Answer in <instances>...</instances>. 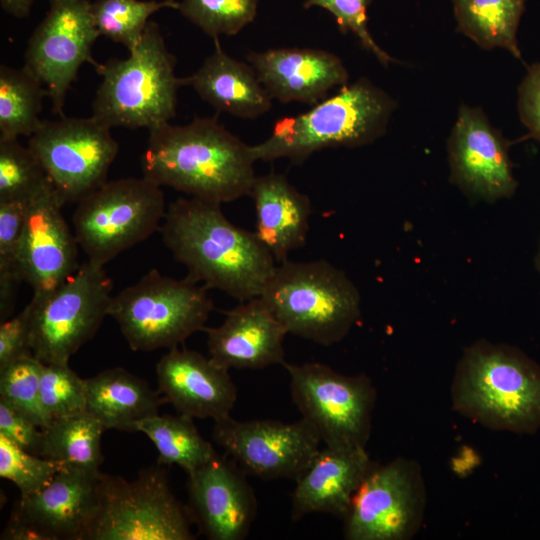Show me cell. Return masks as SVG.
I'll use <instances>...</instances> for the list:
<instances>
[{"label": "cell", "instance_id": "1", "mask_svg": "<svg viewBox=\"0 0 540 540\" xmlns=\"http://www.w3.org/2000/svg\"><path fill=\"white\" fill-rule=\"evenodd\" d=\"M159 230L189 278L239 302L259 297L277 266L254 231L234 225L219 203L178 198L168 206Z\"/></svg>", "mask_w": 540, "mask_h": 540}, {"label": "cell", "instance_id": "2", "mask_svg": "<svg viewBox=\"0 0 540 540\" xmlns=\"http://www.w3.org/2000/svg\"><path fill=\"white\" fill-rule=\"evenodd\" d=\"M255 162L251 146L216 119L197 117L149 130L141 170L160 187L222 204L249 196Z\"/></svg>", "mask_w": 540, "mask_h": 540}, {"label": "cell", "instance_id": "3", "mask_svg": "<svg viewBox=\"0 0 540 540\" xmlns=\"http://www.w3.org/2000/svg\"><path fill=\"white\" fill-rule=\"evenodd\" d=\"M454 409L492 429L533 433L540 428V366L505 344L478 341L458 362Z\"/></svg>", "mask_w": 540, "mask_h": 540}, {"label": "cell", "instance_id": "4", "mask_svg": "<svg viewBox=\"0 0 540 540\" xmlns=\"http://www.w3.org/2000/svg\"><path fill=\"white\" fill-rule=\"evenodd\" d=\"M395 107L385 91L361 78L307 112L278 120L266 140L251 146L252 153L256 161L301 164L326 148L367 145L385 133Z\"/></svg>", "mask_w": 540, "mask_h": 540}, {"label": "cell", "instance_id": "5", "mask_svg": "<svg viewBox=\"0 0 540 540\" xmlns=\"http://www.w3.org/2000/svg\"><path fill=\"white\" fill-rule=\"evenodd\" d=\"M288 334L323 346L343 340L361 315V297L326 260L278 263L259 296Z\"/></svg>", "mask_w": 540, "mask_h": 540}, {"label": "cell", "instance_id": "6", "mask_svg": "<svg viewBox=\"0 0 540 540\" xmlns=\"http://www.w3.org/2000/svg\"><path fill=\"white\" fill-rule=\"evenodd\" d=\"M175 62L158 24L150 21L127 58L96 68L102 81L92 115L111 128L151 130L168 123L176 114L177 91L187 85L177 77Z\"/></svg>", "mask_w": 540, "mask_h": 540}, {"label": "cell", "instance_id": "7", "mask_svg": "<svg viewBox=\"0 0 540 540\" xmlns=\"http://www.w3.org/2000/svg\"><path fill=\"white\" fill-rule=\"evenodd\" d=\"M208 290L188 276L175 279L152 269L112 297L109 316L132 350L171 349L206 328L213 310Z\"/></svg>", "mask_w": 540, "mask_h": 540}, {"label": "cell", "instance_id": "8", "mask_svg": "<svg viewBox=\"0 0 540 540\" xmlns=\"http://www.w3.org/2000/svg\"><path fill=\"white\" fill-rule=\"evenodd\" d=\"M193 524L158 462L131 481L101 474L96 514L84 540H192Z\"/></svg>", "mask_w": 540, "mask_h": 540}, {"label": "cell", "instance_id": "9", "mask_svg": "<svg viewBox=\"0 0 540 540\" xmlns=\"http://www.w3.org/2000/svg\"><path fill=\"white\" fill-rule=\"evenodd\" d=\"M166 210L161 187L145 177L106 181L77 203L73 232L87 260L104 266L160 229Z\"/></svg>", "mask_w": 540, "mask_h": 540}, {"label": "cell", "instance_id": "10", "mask_svg": "<svg viewBox=\"0 0 540 540\" xmlns=\"http://www.w3.org/2000/svg\"><path fill=\"white\" fill-rule=\"evenodd\" d=\"M282 365L290 378L293 403L325 446L366 447L376 402L370 378L344 375L319 362Z\"/></svg>", "mask_w": 540, "mask_h": 540}, {"label": "cell", "instance_id": "11", "mask_svg": "<svg viewBox=\"0 0 540 540\" xmlns=\"http://www.w3.org/2000/svg\"><path fill=\"white\" fill-rule=\"evenodd\" d=\"M112 290L104 266L87 260L49 296L31 299L33 355L44 364L68 363L109 316Z\"/></svg>", "mask_w": 540, "mask_h": 540}, {"label": "cell", "instance_id": "12", "mask_svg": "<svg viewBox=\"0 0 540 540\" xmlns=\"http://www.w3.org/2000/svg\"><path fill=\"white\" fill-rule=\"evenodd\" d=\"M111 127L94 117L42 120L28 146L61 201L78 203L105 183L118 153Z\"/></svg>", "mask_w": 540, "mask_h": 540}, {"label": "cell", "instance_id": "13", "mask_svg": "<svg viewBox=\"0 0 540 540\" xmlns=\"http://www.w3.org/2000/svg\"><path fill=\"white\" fill-rule=\"evenodd\" d=\"M425 507L419 465L409 459L374 464L343 517L347 540H407L419 529Z\"/></svg>", "mask_w": 540, "mask_h": 540}, {"label": "cell", "instance_id": "14", "mask_svg": "<svg viewBox=\"0 0 540 540\" xmlns=\"http://www.w3.org/2000/svg\"><path fill=\"white\" fill-rule=\"evenodd\" d=\"M212 439L246 474L293 481L310 465L322 442L302 418L284 423L231 416L214 421Z\"/></svg>", "mask_w": 540, "mask_h": 540}, {"label": "cell", "instance_id": "15", "mask_svg": "<svg viewBox=\"0 0 540 540\" xmlns=\"http://www.w3.org/2000/svg\"><path fill=\"white\" fill-rule=\"evenodd\" d=\"M89 0L50 4V10L31 35L25 65L47 91L52 110L63 116L67 92L84 63L97 68L92 47L100 36Z\"/></svg>", "mask_w": 540, "mask_h": 540}, {"label": "cell", "instance_id": "16", "mask_svg": "<svg viewBox=\"0 0 540 540\" xmlns=\"http://www.w3.org/2000/svg\"><path fill=\"white\" fill-rule=\"evenodd\" d=\"M447 150L450 179L469 197L494 202L515 192L508 142L480 108L460 107Z\"/></svg>", "mask_w": 540, "mask_h": 540}, {"label": "cell", "instance_id": "17", "mask_svg": "<svg viewBox=\"0 0 540 540\" xmlns=\"http://www.w3.org/2000/svg\"><path fill=\"white\" fill-rule=\"evenodd\" d=\"M63 206L52 184L28 203L18 269L21 280L33 290V300L49 296L80 265L79 244L63 216Z\"/></svg>", "mask_w": 540, "mask_h": 540}, {"label": "cell", "instance_id": "18", "mask_svg": "<svg viewBox=\"0 0 540 540\" xmlns=\"http://www.w3.org/2000/svg\"><path fill=\"white\" fill-rule=\"evenodd\" d=\"M188 510L200 533L210 540H242L257 514V500L246 473L218 453L187 473Z\"/></svg>", "mask_w": 540, "mask_h": 540}, {"label": "cell", "instance_id": "19", "mask_svg": "<svg viewBox=\"0 0 540 540\" xmlns=\"http://www.w3.org/2000/svg\"><path fill=\"white\" fill-rule=\"evenodd\" d=\"M101 474L63 466L40 490L20 497L11 516L42 540H84L96 514Z\"/></svg>", "mask_w": 540, "mask_h": 540}, {"label": "cell", "instance_id": "20", "mask_svg": "<svg viewBox=\"0 0 540 540\" xmlns=\"http://www.w3.org/2000/svg\"><path fill=\"white\" fill-rule=\"evenodd\" d=\"M156 376L165 401L193 419L230 416L237 401L229 369L196 351L169 349L156 365Z\"/></svg>", "mask_w": 540, "mask_h": 540}, {"label": "cell", "instance_id": "21", "mask_svg": "<svg viewBox=\"0 0 540 540\" xmlns=\"http://www.w3.org/2000/svg\"><path fill=\"white\" fill-rule=\"evenodd\" d=\"M272 99L315 105L349 74L335 54L312 48H276L246 56Z\"/></svg>", "mask_w": 540, "mask_h": 540}, {"label": "cell", "instance_id": "22", "mask_svg": "<svg viewBox=\"0 0 540 540\" xmlns=\"http://www.w3.org/2000/svg\"><path fill=\"white\" fill-rule=\"evenodd\" d=\"M210 357L231 369H263L285 362L288 334L260 297L225 312L217 327L205 328Z\"/></svg>", "mask_w": 540, "mask_h": 540}, {"label": "cell", "instance_id": "23", "mask_svg": "<svg viewBox=\"0 0 540 540\" xmlns=\"http://www.w3.org/2000/svg\"><path fill=\"white\" fill-rule=\"evenodd\" d=\"M374 464L365 448H321L295 480L292 521L312 513H326L343 519Z\"/></svg>", "mask_w": 540, "mask_h": 540}, {"label": "cell", "instance_id": "24", "mask_svg": "<svg viewBox=\"0 0 540 540\" xmlns=\"http://www.w3.org/2000/svg\"><path fill=\"white\" fill-rule=\"evenodd\" d=\"M249 196L255 207V235L281 263L306 243L311 216L310 198L279 173L256 176Z\"/></svg>", "mask_w": 540, "mask_h": 540}, {"label": "cell", "instance_id": "25", "mask_svg": "<svg viewBox=\"0 0 540 540\" xmlns=\"http://www.w3.org/2000/svg\"><path fill=\"white\" fill-rule=\"evenodd\" d=\"M214 51L190 77L197 94L217 111L241 118H257L268 112L272 98L249 63L228 55L215 39Z\"/></svg>", "mask_w": 540, "mask_h": 540}, {"label": "cell", "instance_id": "26", "mask_svg": "<svg viewBox=\"0 0 540 540\" xmlns=\"http://www.w3.org/2000/svg\"><path fill=\"white\" fill-rule=\"evenodd\" d=\"M86 411L97 418L105 429L136 432V425L157 415L166 403L143 379L115 367L85 379Z\"/></svg>", "mask_w": 540, "mask_h": 540}, {"label": "cell", "instance_id": "27", "mask_svg": "<svg viewBox=\"0 0 540 540\" xmlns=\"http://www.w3.org/2000/svg\"><path fill=\"white\" fill-rule=\"evenodd\" d=\"M40 456L64 467L100 472L104 426L88 411L50 420L41 428Z\"/></svg>", "mask_w": 540, "mask_h": 540}, {"label": "cell", "instance_id": "28", "mask_svg": "<svg viewBox=\"0 0 540 540\" xmlns=\"http://www.w3.org/2000/svg\"><path fill=\"white\" fill-rule=\"evenodd\" d=\"M526 0H452L457 30L483 49L500 47L521 59L517 29Z\"/></svg>", "mask_w": 540, "mask_h": 540}, {"label": "cell", "instance_id": "29", "mask_svg": "<svg viewBox=\"0 0 540 540\" xmlns=\"http://www.w3.org/2000/svg\"><path fill=\"white\" fill-rule=\"evenodd\" d=\"M136 432L144 433L158 452V462L176 464L189 473L211 460L217 452L205 440L193 418L179 414L154 415L140 421Z\"/></svg>", "mask_w": 540, "mask_h": 540}, {"label": "cell", "instance_id": "30", "mask_svg": "<svg viewBox=\"0 0 540 540\" xmlns=\"http://www.w3.org/2000/svg\"><path fill=\"white\" fill-rule=\"evenodd\" d=\"M47 91L24 66L0 67V139L30 137L42 120L43 98Z\"/></svg>", "mask_w": 540, "mask_h": 540}, {"label": "cell", "instance_id": "31", "mask_svg": "<svg viewBox=\"0 0 540 540\" xmlns=\"http://www.w3.org/2000/svg\"><path fill=\"white\" fill-rule=\"evenodd\" d=\"M165 8L178 9L177 0H96L90 11L100 36L131 51L140 42L150 17Z\"/></svg>", "mask_w": 540, "mask_h": 540}, {"label": "cell", "instance_id": "32", "mask_svg": "<svg viewBox=\"0 0 540 540\" xmlns=\"http://www.w3.org/2000/svg\"><path fill=\"white\" fill-rule=\"evenodd\" d=\"M50 184L29 146L17 138L0 139V201H29Z\"/></svg>", "mask_w": 540, "mask_h": 540}, {"label": "cell", "instance_id": "33", "mask_svg": "<svg viewBox=\"0 0 540 540\" xmlns=\"http://www.w3.org/2000/svg\"><path fill=\"white\" fill-rule=\"evenodd\" d=\"M29 201H0V320L11 317L22 282L18 252Z\"/></svg>", "mask_w": 540, "mask_h": 540}, {"label": "cell", "instance_id": "34", "mask_svg": "<svg viewBox=\"0 0 540 540\" xmlns=\"http://www.w3.org/2000/svg\"><path fill=\"white\" fill-rule=\"evenodd\" d=\"M180 13L211 38L233 36L254 21L258 0H177Z\"/></svg>", "mask_w": 540, "mask_h": 540}, {"label": "cell", "instance_id": "35", "mask_svg": "<svg viewBox=\"0 0 540 540\" xmlns=\"http://www.w3.org/2000/svg\"><path fill=\"white\" fill-rule=\"evenodd\" d=\"M43 364L34 355L24 356L0 370V400L43 428L50 420L40 399Z\"/></svg>", "mask_w": 540, "mask_h": 540}, {"label": "cell", "instance_id": "36", "mask_svg": "<svg viewBox=\"0 0 540 540\" xmlns=\"http://www.w3.org/2000/svg\"><path fill=\"white\" fill-rule=\"evenodd\" d=\"M40 399L49 420L86 411L85 379L68 363L43 364Z\"/></svg>", "mask_w": 540, "mask_h": 540}, {"label": "cell", "instance_id": "37", "mask_svg": "<svg viewBox=\"0 0 540 540\" xmlns=\"http://www.w3.org/2000/svg\"><path fill=\"white\" fill-rule=\"evenodd\" d=\"M62 467L56 461L16 446L0 434V476L18 488L20 497L40 490Z\"/></svg>", "mask_w": 540, "mask_h": 540}, {"label": "cell", "instance_id": "38", "mask_svg": "<svg viewBox=\"0 0 540 540\" xmlns=\"http://www.w3.org/2000/svg\"><path fill=\"white\" fill-rule=\"evenodd\" d=\"M371 0H305L304 7H320L327 10L335 18L343 34L353 33L361 45L370 51L384 66L396 62L381 49L368 30L367 9Z\"/></svg>", "mask_w": 540, "mask_h": 540}, {"label": "cell", "instance_id": "39", "mask_svg": "<svg viewBox=\"0 0 540 540\" xmlns=\"http://www.w3.org/2000/svg\"><path fill=\"white\" fill-rule=\"evenodd\" d=\"M32 309L28 303L15 316L0 324V370L12 362L33 355L30 347Z\"/></svg>", "mask_w": 540, "mask_h": 540}, {"label": "cell", "instance_id": "40", "mask_svg": "<svg viewBox=\"0 0 540 540\" xmlns=\"http://www.w3.org/2000/svg\"><path fill=\"white\" fill-rule=\"evenodd\" d=\"M0 434L16 446L40 456L41 428L2 400H0Z\"/></svg>", "mask_w": 540, "mask_h": 540}, {"label": "cell", "instance_id": "41", "mask_svg": "<svg viewBox=\"0 0 540 540\" xmlns=\"http://www.w3.org/2000/svg\"><path fill=\"white\" fill-rule=\"evenodd\" d=\"M518 110L530 136L540 141V62L528 68L519 86Z\"/></svg>", "mask_w": 540, "mask_h": 540}, {"label": "cell", "instance_id": "42", "mask_svg": "<svg viewBox=\"0 0 540 540\" xmlns=\"http://www.w3.org/2000/svg\"><path fill=\"white\" fill-rule=\"evenodd\" d=\"M0 4L5 12L22 19L29 15L33 0H0Z\"/></svg>", "mask_w": 540, "mask_h": 540}, {"label": "cell", "instance_id": "43", "mask_svg": "<svg viewBox=\"0 0 540 540\" xmlns=\"http://www.w3.org/2000/svg\"><path fill=\"white\" fill-rule=\"evenodd\" d=\"M64 1H70V0H49L50 4L64 2Z\"/></svg>", "mask_w": 540, "mask_h": 540}, {"label": "cell", "instance_id": "44", "mask_svg": "<svg viewBox=\"0 0 540 540\" xmlns=\"http://www.w3.org/2000/svg\"><path fill=\"white\" fill-rule=\"evenodd\" d=\"M537 265H538V268L540 270V250H539V253H538V257H537Z\"/></svg>", "mask_w": 540, "mask_h": 540}]
</instances>
